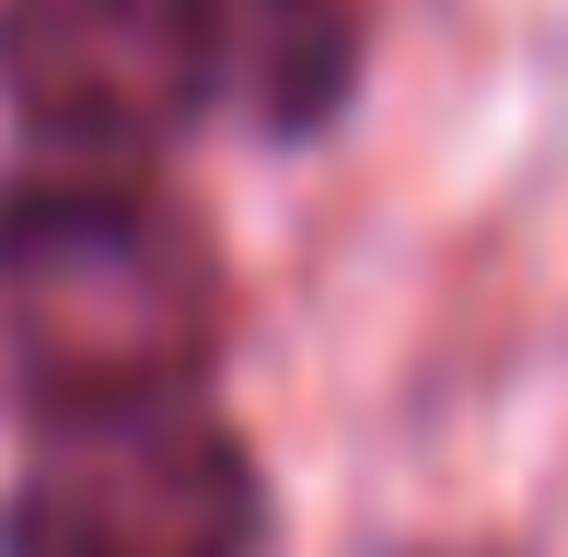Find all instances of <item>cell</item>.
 I'll list each match as a JSON object with an SVG mask.
<instances>
[{"instance_id": "cell-1", "label": "cell", "mask_w": 568, "mask_h": 557, "mask_svg": "<svg viewBox=\"0 0 568 557\" xmlns=\"http://www.w3.org/2000/svg\"><path fill=\"white\" fill-rule=\"evenodd\" d=\"M210 244L116 174H23L0 186V361L36 418L197 395L210 361Z\"/></svg>"}, {"instance_id": "cell-2", "label": "cell", "mask_w": 568, "mask_h": 557, "mask_svg": "<svg viewBox=\"0 0 568 557\" xmlns=\"http://www.w3.org/2000/svg\"><path fill=\"white\" fill-rule=\"evenodd\" d=\"M255 465L197 395L47 418L36 476L0 512V557H244Z\"/></svg>"}, {"instance_id": "cell-3", "label": "cell", "mask_w": 568, "mask_h": 557, "mask_svg": "<svg viewBox=\"0 0 568 557\" xmlns=\"http://www.w3.org/2000/svg\"><path fill=\"white\" fill-rule=\"evenodd\" d=\"M0 105L82 163L186 140L221 105L210 0H0Z\"/></svg>"}, {"instance_id": "cell-4", "label": "cell", "mask_w": 568, "mask_h": 557, "mask_svg": "<svg viewBox=\"0 0 568 557\" xmlns=\"http://www.w3.org/2000/svg\"><path fill=\"white\" fill-rule=\"evenodd\" d=\"M221 93L255 129H325L359 82V0H210Z\"/></svg>"}]
</instances>
